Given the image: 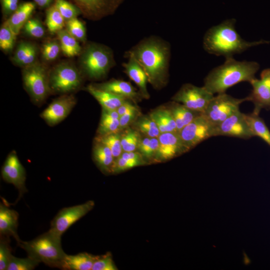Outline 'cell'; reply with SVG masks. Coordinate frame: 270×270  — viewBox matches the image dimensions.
<instances>
[{
    "mask_svg": "<svg viewBox=\"0 0 270 270\" xmlns=\"http://www.w3.org/2000/svg\"><path fill=\"white\" fill-rule=\"evenodd\" d=\"M149 116L156 124L160 134L178 132L176 122L168 107L155 110Z\"/></svg>",
    "mask_w": 270,
    "mask_h": 270,
    "instance_id": "cell-26",
    "label": "cell"
},
{
    "mask_svg": "<svg viewBox=\"0 0 270 270\" xmlns=\"http://www.w3.org/2000/svg\"><path fill=\"white\" fill-rule=\"evenodd\" d=\"M54 4L66 21L76 18L82 14L76 5L66 0H54Z\"/></svg>",
    "mask_w": 270,
    "mask_h": 270,
    "instance_id": "cell-36",
    "label": "cell"
},
{
    "mask_svg": "<svg viewBox=\"0 0 270 270\" xmlns=\"http://www.w3.org/2000/svg\"><path fill=\"white\" fill-rule=\"evenodd\" d=\"M33 1L39 7L46 8L51 6L52 0H33Z\"/></svg>",
    "mask_w": 270,
    "mask_h": 270,
    "instance_id": "cell-48",
    "label": "cell"
},
{
    "mask_svg": "<svg viewBox=\"0 0 270 270\" xmlns=\"http://www.w3.org/2000/svg\"><path fill=\"white\" fill-rule=\"evenodd\" d=\"M66 30L77 40L84 41L86 30L83 23L77 18L67 21Z\"/></svg>",
    "mask_w": 270,
    "mask_h": 270,
    "instance_id": "cell-39",
    "label": "cell"
},
{
    "mask_svg": "<svg viewBox=\"0 0 270 270\" xmlns=\"http://www.w3.org/2000/svg\"><path fill=\"white\" fill-rule=\"evenodd\" d=\"M96 140L106 146L111 150L114 158L120 156L122 153L121 144V134L120 132L102 136H98Z\"/></svg>",
    "mask_w": 270,
    "mask_h": 270,
    "instance_id": "cell-32",
    "label": "cell"
},
{
    "mask_svg": "<svg viewBox=\"0 0 270 270\" xmlns=\"http://www.w3.org/2000/svg\"><path fill=\"white\" fill-rule=\"evenodd\" d=\"M24 32L29 36L40 38L44 34V29L40 22L36 18H30L24 26Z\"/></svg>",
    "mask_w": 270,
    "mask_h": 270,
    "instance_id": "cell-43",
    "label": "cell"
},
{
    "mask_svg": "<svg viewBox=\"0 0 270 270\" xmlns=\"http://www.w3.org/2000/svg\"><path fill=\"white\" fill-rule=\"evenodd\" d=\"M22 79L26 91L36 104L42 103L51 91L49 74L44 66L37 62L24 67Z\"/></svg>",
    "mask_w": 270,
    "mask_h": 270,
    "instance_id": "cell-6",
    "label": "cell"
},
{
    "mask_svg": "<svg viewBox=\"0 0 270 270\" xmlns=\"http://www.w3.org/2000/svg\"><path fill=\"white\" fill-rule=\"evenodd\" d=\"M16 35L6 22L0 29V48L5 52L12 50L14 45Z\"/></svg>",
    "mask_w": 270,
    "mask_h": 270,
    "instance_id": "cell-35",
    "label": "cell"
},
{
    "mask_svg": "<svg viewBox=\"0 0 270 270\" xmlns=\"http://www.w3.org/2000/svg\"><path fill=\"white\" fill-rule=\"evenodd\" d=\"M18 2L19 0H0L3 14L10 16L17 9Z\"/></svg>",
    "mask_w": 270,
    "mask_h": 270,
    "instance_id": "cell-46",
    "label": "cell"
},
{
    "mask_svg": "<svg viewBox=\"0 0 270 270\" xmlns=\"http://www.w3.org/2000/svg\"><path fill=\"white\" fill-rule=\"evenodd\" d=\"M250 83L252 88L248 97L254 104L252 112L259 114L262 109L270 110V68L264 70L260 79L255 78Z\"/></svg>",
    "mask_w": 270,
    "mask_h": 270,
    "instance_id": "cell-14",
    "label": "cell"
},
{
    "mask_svg": "<svg viewBox=\"0 0 270 270\" xmlns=\"http://www.w3.org/2000/svg\"><path fill=\"white\" fill-rule=\"evenodd\" d=\"M140 116V111L135 105L124 114L120 116V130L126 129Z\"/></svg>",
    "mask_w": 270,
    "mask_h": 270,
    "instance_id": "cell-45",
    "label": "cell"
},
{
    "mask_svg": "<svg viewBox=\"0 0 270 270\" xmlns=\"http://www.w3.org/2000/svg\"><path fill=\"white\" fill-rule=\"evenodd\" d=\"M236 23L234 19H228L209 28L203 38L204 50L210 54L226 58L242 53L251 47L270 43V41L262 40L252 42L245 40L236 30Z\"/></svg>",
    "mask_w": 270,
    "mask_h": 270,
    "instance_id": "cell-2",
    "label": "cell"
},
{
    "mask_svg": "<svg viewBox=\"0 0 270 270\" xmlns=\"http://www.w3.org/2000/svg\"><path fill=\"white\" fill-rule=\"evenodd\" d=\"M126 58L128 61L122 64L124 72L138 87L142 98H148L150 94L147 89L148 79L145 72L134 58L132 56Z\"/></svg>",
    "mask_w": 270,
    "mask_h": 270,
    "instance_id": "cell-19",
    "label": "cell"
},
{
    "mask_svg": "<svg viewBox=\"0 0 270 270\" xmlns=\"http://www.w3.org/2000/svg\"><path fill=\"white\" fill-rule=\"evenodd\" d=\"M40 262L30 256L18 258L12 256L6 270H32Z\"/></svg>",
    "mask_w": 270,
    "mask_h": 270,
    "instance_id": "cell-37",
    "label": "cell"
},
{
    "mask_svg": "<svg viewBox=\"0 0 270 270\" xmlns=\"http://www.w3.org/2000/svg\"><path fill=\"white\" fill-rule=\"evenodd\" d=\"M61 50L60 42L52 40L45 43L42 47L43 58L48 61L54 60L59 55Z\"/></svg>",
    "mask_w": 270,
    "mask_h": 270,
    "instance_id": "cell-42",
    "label": "cell"
},
{
    "mask_svg": "<svg viewBox=\"0 0 270 270\" xmlns=\"http://www.w3.org/2000/svg\"><path fill=\"white\" fill-rule=\"evenodd\" d=\"M92 156L94 161L102 172H110L115 158L106 146L96 140L92 150Z\"/></svg>",
    "mask_w": 270,
    "mask_h": 270,
    "instance_id": "cell-27",
    "label": "cell"
},
{
    "mask_svg": "<svg viewBox=\"0 0 270 270\" xmlns=\"http://www.w3.org/2000/svg\"><path fill=\"white\" fill-rule=\"evenodd\" d=\"M144 160L125 159L120 156L115 158L112 166L110 172L116 173L127 170L134 167L144 164Z\"/></svg>",
    "mask_w": 270,
    "mask_h": 270,
    "instance_id": "cell-40",
    "label": "cell"
},
{
    "mask_svg": "<svg viewBox=\"0 0 270 270\" xmlns=\"http://www.w3.org/2000/svg\"><path fill=\"white\" fill-rule=\"evenodd\" d=\"M2 176L4 181L12 184L18 190L19 197L27 192L26 170L15 151L8 156L2 168Z\"/></svg>",
    "mask_w": 270,
    "mask_h": 270,
    "instance_id": "cell-15",
    "label": "cell"
},
{
    "mask_svg": "<svg viewBox=\"0 0 270 270\" xmlns=\"http://www.w3.org/2000/svg\"><path fill=\"white\" fill-rule=\"evenodd\" d=\"M96 88L120 96L136 103L142 98L140 92L128 82L113 80L100 84H94Z\"/></svg>",
    "mask_w": 270,
    "mask_h": 270,
    "instance_id": "cell-18",
    "label": "cell"
},
{
    "mask_svg": "<svg viewBox=\"0 0 270 270\" xmlns=\"http://www.w3.org/2000/svg\"><path fill=\"white\" fill-rule=\"evenodd\" d=\"M94 206V201L88 200L82 204L62 209L52 221L49 230L62 236L72 224L91 210Z\"/></svg>",
    "mask_w": 270,
    "mask_h": 270,
    "instance_id": "cell-11",
    "label": "cell"
},
{
    "mask_svg": "<svg viewBox=\"0 0 270 270\" xmlns=\"http://www.w3.org/2000/svg\"><path fill=\"white\" fill-rule=\"evenodd\" d=\"M61 237L48 230L32 240H20L18 244L31 258L50 267L60 268L66 254L62 248Z\"/></svg>",
    "mask_w": 270,
    "mask_h": 270,
    "instance_id": "cell-4",
    "label": "cell"
},
{
    "mask_svg": "<svg viewBox=\"0 0 270 270\" xmlns=\"http://www.w3.org/2000/svg\"><path fill=\"white\" fill-rule=\"evenodd\" d=\"M34 2H26L19 4L17 9L10 16L6 22L17 36L21 28L30 19L36 8Z\"/></svg>",
    "mask_w": 270,
    "mask_h": 270,
    "instance_id": "cell-21",
    "label": "cell"
},
{
    "mask_svg": "<svg viewBox=\"0 0 270 270\" xmlns=\"http://www.w3.org/2000/svg\"><path fill=\"white\" fill-rule=\"evenodd\" d=\"M120 131L121 130L120 129L119 119L108 120L100 118L97 130L98 136L118 132Z\"/></svg>",
    "mask_w": 270,
    "mask_h": 270,
    "instance_id": "cell-41",
    "label": "cell"
},
{
    "mask_svg": "<svg viewBox=\"0 0 270 270\" xmlns=\"http://www.w3.org/2000/svg\"><path fill=\"white\" fill-rule=\"evenodd\" d=\"M214 94L204 86L184 84L172 96L173 101L180 103L190 109L204 113Z\"/></svg>",
    "mask_w": 270,
    "mask_h": 270,
    "instance_id": "cell-10",
    "label": "cell"
},
{
    "mask_svg": "<svg viewBox=\"0 0 270 270\" xmlns=\"http://www.w3.org/2000/svg\"><path fill=\"white\" fill-rule=\"evenodd\" d=\"M158 144V138L146 136L143 139H140L137 150L143 157L146 158H154Z\"/></svg>",
    "mask_w": 270,
    "mask_h": 270,
    "instance_id": "cell-34",
    "label": "cell"
},
{
    "mask_svg": "<svg viewBox=\"0 0 270 270\" xmlns=\"http://www.w3.org/2000/svg\"><path fill=\"white\" fill-rule=\"evenodd\" d=\"M219 136L245 140L254 137L246 122L245 114L240 110L216 124L214 136Z\"/></svg>",
    "mask_w": 270,
    "mask_h": 270,
    "instance_id": "cell-13",
    "label": "cell"
},
{
    "mask_svg": "<svg viewBox=\"0 0 270 270\" xmlns=\"http://www.w3.org/2000/svg\"><path fill=\"white\" fill-rule=\"evenodd\" d=\"M12 248L10 237L0 236V270H6L12 256Z\"/></svg>",
    "mask_w": 270,
    "mask_h": 270,
    "instance_id": "cell-38",
    "label": "cell"
},
{
    "mask_svg": "<svg viewBox=\"0 0 270 270\" xmlns=\"http://www.w3.org/2000/svg\"><path fill=\"white\" fill-rule=\"evenodd\" d=\"M98 256H94L86 252L75 255L66 254L60 268L66 270H90Z\"/></svg>",
    "mask_w": 270,
    "mask_h": 270,
    "instance_id": "cell-23",
    "label": "cell"
},
{
    "mask_svg": "<svg viewBox=\"0 0 270 270\" xmlns=\"http://www.w3.org/2000/svg\"><path fill=\"white\" fill-rule=\"evenodd\" d=\"M158 139V147L154 157L158 161L168 160L189 150L178 132L162 133Z\"/></svg>",
    "mask_w": 270,
    "mask_h": 270,
    "instance_id": "cell-17",
    "label": "cell"
},
{
    "mask_svg": "<svg viewBox=\"0 0 270 270\" xmlns=\"http://www.w3.org/2000/svg\"><path fill=\"white\" fill-rule=\"evenodd\" d=\"M260 64L253 61H238L229 57L224 62L213 68L204 79V86L210 92H226L230 88L240 82H250L255 78Z\"/></svg>",
    "mask_w": 270,
    "mask_h": 270,
    "instance_id": "cell-3",
    "label": "cell"
},
{
    "mask_svg": "<svg viewBox=\"0 0 270 270\" xmlns=\"http://www.w3.org/2000/svg\"><path fill=\"white\" fill-rule=\"evenodd\" d=\"M142 138L140 133L136 130L128 128L121 134V144L124 152L136 151Z\"/></svg>",
    "mask_w": 270,
    "mask_h": 270,
    "instance_id": "cell-33",
    "label": "cell"
},
{
    "mask_svg": "<svg viewBox=\"0 0 270 270\" xmlns=\"http://www.w3.org/2000/svg\"><path fill=\"white\" fill-rule=\"evenodd\" d=\"M65 20L54 4L50 6L46 12V24L52 33L58 32L64 26Z\"/></svg>",
    "mask_w": 270,
    "mask_h": 270,
    "instance_id": "cell-31",
    "label": "cell"
},
{
    "mask_svg": "<svg viewBox=\"0 0 270 270\" xmlns=\"http://www.w3.org/2000/svg\"><path fill=\"white\" fill-rule=\"evenodd\" d=\"M51 91L66 94L79 88L82 77L79 70L69 63H62L56 66L49 73Z\"/></svg>",
    "mask_w": 270,
    "mask_h": 270,
    "instance_id": "cell-7",
    "label": "cell"
},
{
    "mask_svg": "<svg viewBox=\"0 0 270 270\" xmlns=\"http://www.w3.org/2000/svg\"><path fill=\"white\" fill-rule=\"evenodd\" d=\"M245 118L254 136L260 138L270 146V130L264 120L254 112L245 114Z\"/></svg>",
    "mask_w": 270,
    "mask_h": 270,
    "instance_id": "cell-28",
    "label": "cell"
},
{
    "mask_svg": "<svg viewBox=\"0 0 270 270\" xmlns=\"http://www.w3.org/2000/svg\"><path fill=\"white\" fill-rule=\"evenodd\" d=\"M134 104L130 102V100H127L122 104L116 110L120 116L125 114L127 111L132 108Z\"/></svg>",
    "mask_w": 270,
    "mask_h": 270,
    "instance_id": "cell-47",
    "label": "cell"
},
{
    "mask_svg": "<svg viewBox=\"0 0 270 270\" xmlns=\"http://www.w3.org/2000/svg\"><path fill=\"white\" fill-rule=\"evenodd\" d=\"M132 56L144 69L148 82L156 89L168 82L170 58V44L161 38L151 36L140 41L125 54Z\"/></svg>",
    "mask_w": 270,
    "mask_h": 270,
    "instance_id": "cell-1",
    "label": "cell"
},
{
    "mask_svg": "<svg viewBox=\"0 0 270 270\" xmlns=\"http://www.w3.org/2000/svg\"><path fill=\"white\" fill-rule=\"evenodd\" d=\"M248 101V97L237 98L226 92L217 94L210 102L204 112L208 118L217 124L240 110V104Z\"/></svg>",
    "mask_w": 270,
    "mask_h": 270,
    "instance_id": "cell-8",
    "label": "cell"
},
{
    "mask_svg": "<svg viewBox=\"0 0 270 270\" xmlns=\"http://www.w3.org/2000/svg\"><path fill=\"white\" fill-rule=\"evenodd\" d=\"M215 126L202 114L178 133L184 145L190 150L204 140L214 136Z\"/></svg>",
    "mask_w": 270,
    "mask_h": 270,
    "instance_id": "cell-9",
    "label": "cell"
},
{
    "mask_svg": "<svg viewBox=\"0 0 270 270\" xmlns=\"http://www.w3.org/2000/svg\"><path fill=\"white\" fill-rule=\"evenodd\" d=\"M92 270H118L112 259L110 254L98 256L93 264Z\"/></svg>",
    "mask_w": 270,
    "mask_h": 270,
    "instance_id": "cell-44",
    "label": "cell"
},
{
    "mask_svg": "<svg viewBox=\"0 0 270 270\" xmlns=\"http://www.w3.org/2000/svg\"><path fill=\"white\" fill-rule=\"evenodd\" d=\"M37 54L38 49L34 44L22 42L18 46L12 59L16 64L26 67L36 62Z\"/></svg>",
    "mask_w": 270,
    "mask_h": 270,
    "instance_id": "cell-25",
    "label": "cell"
},
{
    "mask_svg": "<svg viewBox=\"0 0 270 270\" xmlns=\"http://www.w3.org/2000/svg\"><path fill=\"white\" fill-rule=\"evenodd\" d=\"M176 126L178 132L196 117L203 114L190 109L184 104L173 101L168 107Z\"/></svg>",
    "mask_w": 270,
    "mask_h": 270,
    "instance_id": "cell-24",
    "label": "cell"
},
{
    "mask_svg": "<svg viewBox=\"0 0 270 270\" xmlns=\"http://www.w3.org/2000/svg\"><path fill=\"white\" fill-rule=\"evenodd\" d=\"M76 102L73 95H64L54 100L41 113L40 117L54 126L66 118Z\"/></svg>",
    "mask_w": 270,
    "mask_h": 270,
    "instance_id": "cell-16",
    "label": "cell"
},
{
    "mask_svg": "<svg viewBox=\"0 0 270 270\" xmlns=\"http://www.w3.org/2000/svg\"><path fill=\"white\" fill-rule=\"evenodd\" d=\"M18 214L6 205H0V236H13L18 244L20 240L17 234Z\"/></svg>",
    "mask_w": 270,
    "mask_h": 270,
    "instance_id": "cell-20",
    "label": "cell"
},
{
    "mask_svg": "<svg viewBox=\"0 0 270 270\" xmlns=\"http://www.w3.org/2000/svg\"><path fill=\"white\" fill-rule=\"evenodd\" d=\"M86 90L97 100L102 108L104 109L117 110L128 100L120 96L100 90L94 84L88 85L86 87Z\"/></svg>",
    "mask_w": 270,
    "mask_h": 270,
    "instance_id": "cell-22",
    "label": "cell"
},
{
    "mask_svg": "<svg viewBox=\"0 0 270 270\" xmlns=\"http://www.w3.org/2000/svg\"><path fill=\"white\" fill-rule=\"evenodd\" d=\"M114 64L112 50L101 44H88L81 54V68L90 78L98 80L104 76Z\"/></svg>",
    "mask_w": 270,
    "mask_h": 270,
    "instance_id": "cell-5",
    "label": "cell"
},
{
    "mask_svg": "<svg viewBox=\"0 0 270 270\" xmlns=\"http://www.w3.org/2000/svg\"><path fill=\"white\" fill-rule=\"evenodd\" d=\"M135 130L148 138H158L160 132L155 122L149 116H139L134 122Z\"/></svg>",
    "mask_w": 270,
    "mask_h": 270,
    "instance_id": "cell-30",
    "label": "cell"
},
{
    "mask_svg": "<svg viewBox=\"0 0 270 270\" xmlns=\"http://www.w3.org/2000/svg\"><path fill=\"white\" fill-rule=\"evenodd\" d=\"M57 34L61 50L66 56L72 57L81 52L82 48L77 40L66 30L62 29Z\"/></svg>",
    "mask_w": 270,
    "mask_h": 270,
    "instance_id": "cell-29",
    "label": "cell"
},
{
    "mask_svg": "<svg viewBox=\"0 0 270 270\" xmlns=\"http://www.w3.org/2000/svg\"><path fill=\"white\" fill-rule=\"evenodd\" d=\"M87 18L96 20L114 14L124 0H71Z\"/></svg>",
    "mask_w": 270,
    "mask_h": 270,
    "instance_id": "cell-12",
    "label": "cell"
}]
</instances>
